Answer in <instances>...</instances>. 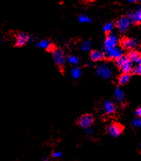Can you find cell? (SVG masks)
Listing matches in <instances>:
<instances>
[{
    "mask_svg": "<svg viewBox=\"0 0 141 161\" xmlns=\"http://www.w3.org/2000/svg\"><path fill=\"white\" fill-rule=\"evenodd\" d=\"M103 53L104 58L109 59V60H116L124 55L123 48L118 46L109 49H104Z\"/></svg>",
    "mask_w": 141,
    "mask_h": 161,
    "instance_id": "obj_4",
    "label": "cell"
},
{
    "mask_svg": "<svg viewBox=\"0 0 141 161\" xmlns=\"http://www.w3.org/2000/svg\"><path fill=\"white\" fill-rule=\"evenodd\" d=\"M82 70L78 67H74L71 70V77L74 79H77L81 77Z\"/></svg>",
    "mask_w": 141,
    "mask_h": 161,
    "instance_id": "obj_17",
    "label": "cell"
},
{
    "mask_svg": "<svg viewBox=\"0 0 141 161\" xmlns=\"http://www.w3.org/2000/svg\"><path fill=\"white\" fill-rule=\"evenodd\" d=\"M129 60L127 55H123L121 57L118 58L115 60V65L116 67H118V69H120L124 64Z\"/></svg>",
    "mask_w": 141,
    "mask_h": 161,
    "instance_id": "obj_18",
    "label": "cell"
},
{
    "mask_svg": "<svg viewBox=\"0 0 141 161\" xmlns=\"http://www.w3.org/2000/svg\"><path fill=\"white\" fill-rule=\"evenodd\" d=\"M124 126L118 122H111L107 127V131L108 134L113 137H118L124 131Z\"/></svg>",
    "mask_w": 141,
    "mask_h": 161,
    "instance_id": "obj_7",
    "label": "cell"
},
{
    "mask_svg": "<svg viewBox=\"0 0 141 161\" xmlns=\"http://www.w3.org/2000/svg\"><path fill=\"white\" fill-rule=\"evenodd\" d=\"M102 110L107 115H113L116 111V105L111 100H105L102 103Z\"/></svg>",
    "mask_w": 141,
    "mask_h": 161,
    "instance_id": "obj_11",
    "label": "cell"
},
{
    "mask_svg": "<svg viewBox=\"0 0 141 161\" xmlns=\"http://www.w3.org/2000/svg\"><path fill=\"white\" fill-rule=\"evenodd\" d=\"M131 22H130L129 19L127 16H122L116 21L115 26L118 29L120 33H125L129 30L131 25Z\"/></svg>",
    "mask_w": 141,
    "mask_h": 161,
    "instance_id": "obj_6",
    "label": "cell"
},
{
    "mask_svg": "<svg viewBox=\"0 0 141 161\" xmlns=\"http://www.w3.org/2000/svg\"><path fill=\"white\" fill-rule=\"evenodd\" d=\"M80 62L79 57L77 55H69L68 58H67V62L70 64L71 65H78Z\"/></svg>",
    "mask_w": 141,
    "mask_h": 161,
    "instance_id": "obj_20",
    "label": "cell"
},
{
    "mask_svg": "<svg viewBox=\"0 0 141 161\" xmlns=\"http://www.w3.org/2000/svg\"><path fill=\"white\" fill-rule=\"evenodd\" d=\"M43 161H50V160H49V159H48V158H45L44 160H43Z\"/></svg>",
    "mask_w": 141,
    "mask_h": 161,
    "instance_id": "obj_29",
    "label": "cell"
},
{
    "mask_svg": "<svg viewBox=\"0 0 141 161\" xmlns=\"http://www.w3.org/2000/svg\"><path fill=\"white\" fill-rule=\"evenodd\" d=\"M95 118L91 113H85L80 116L76 120V124L82 129L91 127L95 122Z\"/></svg>",
    "mask_w": 141,
    "mask_h": 161,
    "instance_id": "obj_1",
    "label": "cell"
},
{
    "mask_svg": "<svg viewBox=\"0 0 141 161\" xmlns=\"http://www.w3.org/2000/svg\"><path fill=\"white\" fill-rule=\"evenodd\" d=\"M119 42V37L116 33L113 32H110L107 34L105 40L104 41V49H109L116 47L118 46Z\"/></svg>",
    "mask_w": 141,
    "mask_h": 161,
    "instance_id": "obj_5",
    "label": "cell"
},
{
    "mask_svg": "<svg viewBox=\"0 0 141 161\" xmlns=\"http://www.w3.org/2000/svg\"><path fill=\"white\" fill-rule=\"evenodd\" d=\"M96 73L99 77L102 79H109L112 77L113 71L106 64H100L96 67Z\"/></svg>",
    "mask_w": 141,
    "mask_h": 161,
    "instance_id": "obj_3",
    "label": "cell"
},
{
    "mask_svg": "<svg viewBox=\"0 0 141 161\" xmlns=\"http://www.w3.org/2000/svg\"><path fill=\"white\" fill-rule=\"evenodd\" d=\"M92 47V42L90 40L84 41V42L82 43L81 49L84 51H89L91 50Z\"/></svg>",
    "mask_w": 141,
    "mask_h": 161,
    "instance_id": "obj_22",
    "label": "cell"
},
{
    "mask_svg": "<svg viewBox=\"0 0 141 161\" xmlns=\"http://www.w3.org/2000/svg\"><path fill=\"white\" fill-rule=\"evenodd\" d=\"M52 57L54 63L60 68L64 67V64L67 62V57L64 50H62V48H57L54 49L52 53Z\"/></svg>",
    "mask_w": 141,
    "mask_h": 161,
    "instance_id": "obj_2",
    "label": "cell"
},
{
    "mask_svg": "<svg viewBox=\"0 0 141 161\" xmlns=\"http://www.w3.org/2000/svg\"><path fill=\"white\" fill-rule=\"evenodd\" d=\"M114 96L115 97V99L118 100V102H122L125 98V93L119 86H116L115 88Z\"/></svg>",
    "mask_w": 141,
    "mask_h": 161,
    "instance_id": "obj_14",
    "label": "cell"
},
{
    "mask_svg": "<svg viewBox=\"0 0 141 161\" xmlns=\"http://www.w3.org/2000/svg\"><path fill=\"white\" fill-rule=\"evenodd\" d=\"M90 58L93 62L101 61L104 59L103 52L97 50H92L90 52Z\"/></svg>",
    "mask_w": 141,
    "mask_h": 161,
    "instance_id": "obj_13",
    "label": "cell"
},
{
    "mask_svg": "<svg viewBox=\"0 0 141 161\" xmlns=\"http://www.w3.org/2000/svg\"><path fill=\"white\" fill-rule=\"evenodd\" d=\"M127 17L129 19L131 24L139 25L141 22V8L139 6L134 11L129 12L127 14Z\"/></svg>",
    "mask_w": 141,
    "mask_h": 161,
    "instance_id": "obj_10",
    "label": "cell"
},
{
    "mask_svg": "<svg viewBox=\"0 0 141 161\" xmlns=\"http://www.w3.org/2000/svg\"><path fill=\"white\" fill-rule=\"evenodd\" d=\"M127 57L129 60L133 64L134 63L136 64V65H141V57L140 52L133 50V51L129 52Z\"/></svg>",
    "mask_w": 141,
    "mask_h": 161,
    "instance_id": "obj_12",
    "label": "cell"
},
{
    "mask_svg": "<svg viewBox=\"0 0 141 161\" xmlns=\"http://www.w3.org/2000/svg\"><path fill=\"white\" fill-rule=\"evenodd\" d=\"M132 67H133V63L129 60H128L124 65L122 66L120 69L123 73H129L131 72Z\"/></svg>",
    "mask_w": 141,
    "mask_h": 161,
    "instance_id": "obj_16",
    "label": "cell"
},
{
    "mask_svg": "<svg viewBox=\"0 0 141 161\" xmlns=\"http://www.w3.org/2000/svg\"><path fill=\"white\" fill-rule=\"evenodd\" d=\"M78 21L81 23H91V20L89 17L85 15H80L78 17Z\"/></svg>",
    "mask_w": 141,
    "mask_h": 161,
    "instance_id": "obj_23",
    "label": "cell"
},
{
    "mask_svg": "<svg viewBox=\"0 0 141 161\" xmlns=\"http://www.w3.org/2000/svg\"><path fill=\"white\" fill-rule=\"evenodd\" d=\"M121 45L125 49L133 51L134 48L138 46L139 41L136 38L125 37L122 39Z\"/></svg>",
    "mask_w": 141,
    "mask_h": 161,
    "instance_id": "obj_8",
    "label": "cell"
},
{
    "mask_svg": "<svg viewBox=\"0 0 141 161\" xmlns=\"http://www.w3.org/2000/svg\"><path fill=\"white\" fill-rule=\"evenodd\" d=\"M135 113H136V115L137 117L140 118V116H141V108H140V106L138 107V108L136 109Z\"/></svg>",
    "mask_w": 141,
    "mask_h": 161,
    "instance_id": "obj_27",
    "label": "cell"
},
{
    "mask_svg": "<svg viewBox=\"0 0 141 161\" xmlns=\"http://www.w3.org/2000/svg\"><path fill=\"white\" fill-rule=\"evenodd\" d=\"M51 46V43H50V40L48 39H42L40 41H38L37 43V46L40 48H44V49H46V48H49Z\"/></svg>",
    "mask_w": 141,
    "mask_h": 161,
    "instance_id": "obj_19",
    "label": "cell"
},
{
    "mask_svg": "<svg viewBox=\"0 0 141 161\" xmlns=\"http://www.w3.org/2000/svg\"><path fill=\"white\" fill-rule=\"evenodd\" d=\"M131 75L129 73H123L118 77V84L120 85H125L129 82Z\"/></svg>",
    "mask_w": 141,
    "mask_h": 161,
    "instance_id": "obj_15",
    "label": "cell"
},
{
    "mask_svg": "<svg viewBox=\"0 0 141 161\" xmlns=\"http://www.w3.org/2000/svg\"><path fill=\"white\" fill-rule=\"evenodd\" d=\"M29 39H30V35L27 33H18L15 37V46L17 47H22L29 42Z\"/></svg>",
    "mask_w": 141,
    "mask_h": 161,
    "instance_id": "obj_9",
    "label": "cell"
},
{
    "mask_svg": "<svg viewBox=\"0 0 141 161\" xmlns=\"http://www.w3.org/2000/svg\"><path fill=\"white\" fill-rule=\"evenodd\" d=\"M131 73L134 75H140L141 73V65H136L134 67H132Z\"/></svg>",
    "mask_w": 141,
    "mask_h": 161,
    "instance_id": "obj_24",
    "label": "cell"
},
{
    "mask_svg": "<svg viewBox=\"0 0 141 161\" xmlns=\"http://www.w3.org/2000/svg\"><path fill=\"white\" fill-rule=\"evenodd\" d=\"M115 27V24L112 22H107L106 24H104L102 26V30L104 31V32L107 33H109L112 31L113 29H114Z\"/></svg>",
    "mask_w": 141,
    "mask_h": 161,
    "instance_id": "obj_21",
    "label": "cell"
},
{
    "mask_svg": "<svg viewBox=\"0 0 141 161\" xmlns=\"http://www.w3.org/2000/svg\"><path fill=\"white\" fill-rule=\"evenodd\" d=\"M127 2H129V3H136V2H137V1H135V0H129V1H127Z\"/></svg>",
    "mask_w": 141,
    "mask_h": 161,
    "instance_id": "obj_28",
    "label": "cell"
},
{
    "mask_svg": "<svg viewBox=\"0 0 141 161\" xmlns=\"http://www.w3.org/2000/svg\"><path fill=\"white\" fill-rule=\"evenodd\" d=\"M132 125L136 128H140L141 126V120L140 118L136 117L132 121Z\"/></svg>",
    "mask_w": 141,
    "mask_h": 161,
    "instance_id": "obj_25",
    "label": "cell"
},
{
    "mask_svg": "<svg viewBox=\"0 0 141 161\" xmlns=\"http://www.w3.org/2000/svg\"><path fill=\"white\" fill-rule=\"evenodd\" d=\"M61 156H62V153H61V152L53 151V153H52V156H53V158H60Z\"/></svg>",
    "mask_w": 141,
    "mask_h": 161,
    "instance_id": "obj_26",
    "label": "cell"
}]
</instances>
